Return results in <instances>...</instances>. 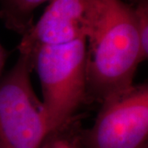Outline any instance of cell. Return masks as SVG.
<instances>
[{
    "label": "cell",
    "mask_w": 148,
    "mask_h": 148,
    "mask_svg": "<svg viewBox=\"0 0 148 148\" xmlns=\"http://www.w3.org/2000/svg\"><path fill=\"white\" fill-rule=\"evenodd\" d=\"M86 103L101 104L132 85L143 62L136 17L122 0H101V13L86 40Z\"/></svg>",
    "instance_id": "obj_1"
},
{
    "label": "cell",
    "mask_w": 148,
    "mask_h": 148,
    "mask_svg": "<svg viewBox=\"0 0 148 148\" xmlns=\"http://www.w3.org/2000/svg\"><path fill=\"white\" fill-rule=\"evenodd\" d=\"M86 40L45 45L37 51L35 69L42 87L44 111L50 132L73 119L86 103Z\"/></svg>",
    "instance_id": "obj_2"
},
{
    "label": "cell",
    "mask_w": 148,
    "mask_h": 148,
    "mask_svg": "<svg viewBox=\"0 0 148 148\" xmlns=\"http://www.w3.org/2000/svg\"><path fill=\"white\" fill-rule=\"evenodd\" d=\"M34 69L35 60L20 53L0 80V148H40L51 133L31 82Z\"/></svg>",
    "instance_id": "obj_3"
},
{
    "label": "cell",
    "mask_w": 148,
    "mask_h": 148,
    "mask_svg": "<svg viewBox=\"0 0 148 148\" xmlns=\"http://www.w3.org/2000/svg\"><path fill=\"white\" fill-rule=\"evenodd\" d=\"M101 105L94 125L80 136V147L142 148L147 143V83L132 84Z\"/></svg>",
    "instance_id": "obj_4"
},
{
    "label": "cell",
    "mask_w": 148,
    "mask_h": 148,
    "mask_svg": "<svg viewBox=\"0 0 148 148\" xmlns=\"http://www.w3.org/2000/svg\"><path fill=\"white\" fill-rule=\"evenodd\" d=\"M101 0H50L40 20L22 36L17 49L36 60L40 48L87 39L95 29Z\"/></svg>",
    "instance_id": "obj_5"
},
{
    "label": "cell",
    "mask_w": 148,
    "mask_h": 148,
    "mask_svg": "<svg viewBox=\"0 0 148 148\" xmlns=\"http://www.w3.org/2000/svg\"><path fill=\"white\" fill-rule=\"evenodd\" d=\"M48 0H0V19L21 36L33 26L35 12Z\"/></svg>",
    "instance_id": "obj_6"
},
{
    "label": "cell",
    "mask_w": 148,
    "mask_h": 148,
    "mask_svg": "<svg viewBox=\"0 0 148 148\" xmlns=\"http://www.w3.org/2000/svg\"><path fill=\"white\" fill-rule=\"evenodd\" d=\"M131 9L138 21L142 43L143 61L148 57V0H122Z\"/></svg>",
    "instance_id": "obj_7"
},
{
    "label": "cell",
    "mask_w": 148,
    "mask_h": 148,
    "mask_svg": "<svg viewBox=\"0 0 148 148\" xmlns=\"http://www.w3.org/2000/svg\"><path fill=\"white\" fill-rule=\"evenodd\" d=\"M73 121V119L66 125L49 134L40 148H81L79 138H76L69 132Z\"/></svg>",
    "instance_id": "obj_8"
},
{
    "label": "cell",
    "mask_w": 148,
    "mask_h": 148,
    "mask_svg": "<svg viewBox=\"0 0 148 148\" xmlns=\"http://www.w3.org/2000/svg\"><path fill=\"white\" fill-rule=\"evenodd\" d=\"M7 58H8V52L0 43V77H1Z\"/></svg>",
    "instance_id": "obj_9"
},
{
    "label": "cell",
    "mask_w": 148,
    "mask_h": 148,
    "mask_svg": "<svg viewBox=\"0 0 148 148\" xmlns=\"http://www.w3.org/2000/svg\"><path fill=\"white\" fill-rule=\"evenodd\" d=\"M142 148H148V145H147V144H145V145H144V146H143V147Z\"/></svg>",
    "instance_id": "obj_10"
}]
</instances>
